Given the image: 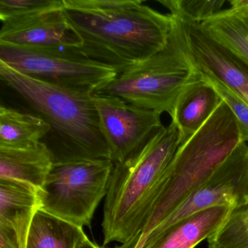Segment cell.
Returning a JSON list of instances; mask_svg holds the SVG:
<instances>
[{
  "instance_id": "6da1fadb",
  "label": "cell",
  "mask_w": 248,
  "mask_h": 248,
  "mask_svg": "<svg viewBox=\"0 0 248 248\" xmlns=\"http://www.w3.org/2000/svg\"><path fill=\"white\" fill-rule=\"evenodd\" d=\"M63 12L81 42L75 53L117 74L164 48L174 17L141 0H63Z\"/></svg>"
},
{
  "instance_id": "7a4b0ae2",
  "label": "cell",
  "mask_w": 248,
  "mask_h": 248,
  "mask_svg": "<svg viewBox=\"0 0 248 248\" xmlns=\"http://www.w3.org/2000/svg\"><path fill=\"white\" fill-rule=\"evenodd\" d=\"M0 78L50 126L43 140L55 163L111 159L93 95L29 78L0 62Z\"/></svg>"
},
{
  "instance_id": "3957f363",
  "label": "cell",
  "mask_w": 248,
  "mask_h": 248,
  "mask_svg": "<svg viewBox=\"0 0 248 248\" xmlns=\"http://www.w3.org/2000/svg\"><path fill=\"white\" fill-rule=\"evenodd\" d=\"M181 145L171 121L136 153L114 164L104 203V246L117 242L122 245L115 248H136L151 200Z\"/></svg>"
},
{
  "instance_id": "277c9868",
  "label": "cell",
  "mask_w": 248,
  "mask_h": 248,
  "mask_svg": "<svg viewBox=\"0 0 248 248\" xmlns=\"http://www.w3.org/2000/svg\"><path fill=\"white\" fill-rule=\"evenodd\" d=\"M242 142L237 121L222 101L201 129L180 146L151 200L141 234L149 237Z\"/></svg>"
},
{
  "instance_id": "5b68a950",
  "label": "cell",
  "mask_w": 248,
  "mask_h": 248,
  "mask_svg": "<svg viewBox=\"0 0 248 248\" xmlns=\"http://www.w3.org/2000/svg\"><path fill=\"white\" fill-rule=\"evenodd\" d=\"M200 78L172 30L162 50L118 74L94 94L118 97L132 105L171 117L183 91Z\"/></svg>"
},
{
  "instance_id": "8992f818",
  "label": "cell",
  "mask_w": 248,
  "mask_h": 248,
  "mask_svg": "<svg viewBox=\"0 0 248 248\" xmlns=\"http://www.w3.org/2000/svg\"><path fill=\"white\" fill-rule=\"evenodd\" d=\"M114 167L111 159L53 164L39 191L40 209L79 227H90L107 196Z\"/></svg>"
},
{
  "instance_id": "52a82bcc",
  "label": "cell",
  "mask_w": 248,
  "mask_h": 248,
  "mask_svg": "<svg viewBox=\"0 0 248 248\" xmlns=\"http://www.w3.org/2000/svg\"><path fill=\"white\" fill-rule=\"evenodd\" d=\"M0 62L32 79L91 95L118 75L112 68L74 52L0 45Z\"/></svg>"
},
{
  "instance_id": "ba28073f",
  "label": "cell",
  "mask_w": 248,
  "mask_h": 248,
  "mask_svg": "<svg viewBox=\"0 0 248 248\" xmlns=\"http://www.w3.org/2000/svg\"><path fill=\"white\" fill-rule=\"evenodd\" d=\"M247 204L248 144L242 142L213 173L152 232L146 244L197 212L220 206L233 209Z\"/></svg>"
},
{
  "instance_id": "9c48e42d",
  "label": "cell",
  "mask_w": 248,
  "mask_h": 248,
  "mask_svg": "<svg viewBox=\"0 0 248 248\" xmlns=\"http://www.w3.org/2000/svg\"><path fill=\"white\" fill-rule=\"evenodd\" d=\"M173 17L172 30L192 67L202 77L220 82L248 104V62L216 41L200 24Z\"/></svg>"
},
{
  "instance_id": "30bf717a",
  "label": "cell",
  "mask_w": 248,
  "mask_h": 248,
  "mask_svg": "<svg viewBox=\"0 0 248 248\" xmlns=\"http://www.w3.org/2000/svg\"><path fill=\"white\" fill-rule=\"evenodd\" d=\"M93 100L101 134L114 164L128 159L164 127L160 113L132 105L112 95L93 94Z\"/></svg>"
},
{
  "instance_id": "8fae6325",
  "label": "cell",
  "mask_w": 248,
  "mask_h": 248,
  "mask_svg": "<svg viewBox=\"0 0 248 248\" xmlns=\"http://www.w3.org/2000/svg\"><path fill=\"white\" fill-rule=\"evenodd\" d=\"M63 8L2 23L0 45L75 53L80 40L71 28Z\"/></svg>"
},
{
  "instance_id": "7c38bea8",
  "label": "cell",
  "mask_w": 248,
  "mask_h": 248,
  "mask_svg": "<svg viewBox=\"0 0 248 248\" xmlns=\"http://www.w3.org/2000/svg\"><path fill=\"white\" fill-rule=\"evenodd\" d=\"M38 192L22 184L0 190V248H27L33 218L40 209Z\"/></svg>"
},
{
  "instance_id": "4fadbf2b",
  "label": "cell",
  "mask_w": 248,
  "mask_h": 248,
  "mask_svg": "<svg viewBox=\"0 0 248 248\" xmlns=\"http://www.w3.org/2000/svg\"><path fill=\"white\" fill-rule=\"evenodd\" d=\"M222 101L213 85L202 76L186 88L171 116L179 130L181 145L208 121Z\"/></svg>"
},
{
  "instance_id": "5bb4252c",
  "label": "cell",
  "mask_w": 248,
  "mask_h": 248,
  "mask_svg": "<svg viewBox=\"0 0 248 248\" xmlns=\"http://www.w3.org/2000/svg\"><path fill=\"white\" fill-rule=\"evenodd\" d=\"M232 210L220 206L197 212L167 229L144 248H195L218 230Z\"/></svg>"
},
{
  "instance_id": "9a60e30c",
  "label": "cell",
  "mask_w": 248,
  "mask_h": 248,
  "mask_svg": "<svg viewBox=\"0 0 248 248\" xmlns=\"http://www.w3.org/2000/svg\"><path fill=\"white\" fill-rule=\"evenodd\" d=\"M53 164L43 142L26 148L0 146V178L27 183L40 190Z\"/></svg>"
},
{
  "instance_id": "2e32d148",
  "label": "cell",
  "mask_w": 248,
  "mask_h": 248,
  "mask_svg": "<svg viewBox=\"0 0 248 248\" xmlns=\"http://www.w3.org/2000/svg\"><path fill=\"white\" fill-rule=\"evenodd\" d=\"M50 130V126L35 114L0 107V146L30 147L43 141Z\"/></svg>"
},
{
  "instance_id": "e0dca14e",
  "label": "cell",
  "mask_w": 248,
  "mask_h": 248,
  "mask_svg": "<svg viewBox=\"0 0 248 248\" xmlns=\"http://www.w3.org/2000/svg\"><path fill=\"white\" fill-rule=\"evenodd\" d=\"M83 228L39 209L29 233L27 248H75Z\"/></svg>"
},
{
  "instance_id": "ac0fdd59",
  "label": "cell",
  "mask_w": 248,
  "mask_h": 248,
  "mask_svg": "<svg viewBox=\"0 0 248 248\" xmlns=\"http://www.w3.org/2000/svg\"><path fill=\"white\" fill-rule=\"evenodd\" d=\"M200 25L216 41L248 63V12L223 10Z\"/></svg>"
},
{
  "instance_id": "d6986e66",
  "label": "cell",
  "mask_w": 248,
  "mask_h": 248,
  "mask_svg": "<svg viewBox=\"0 0 248 248\" xmlns=\"http://www.w3.org/2000/svg\"><path fill=\"white\" fill-rule=\"evenodd\" d=\"M207 242L209 248H248V204L232 209Z\"/></svg>"
},
{
  "instance_id": "ffe728a7",
  "label": "cell",
  "mask_w": 248,
  "mask_h": 248,
  "mask_svg": "<svg viewBox=\"0 0 248 248\" xmlns=\"http://www.w3.org/2000/svg\"><path fill=\"white\" fill-rule=\"evenodd\" d=\"M171 15L183 21L202 24L223 11L226 0H159Z\"/></svg>"
},
{
  "instance_id": "44dd1931",
  "label": "cell",
  "mask_w": 248,
  "mask_h": 248,
  "mask_svg": "<svg viewBox=\"0 0 248 248\" xmlns=\"http://www.w3.org/2000/svg\"><path fill=\"white\" fill-rule=\"evenodd\" d=\"M63 7V0H0V19L7 22Z\"/></svg>"
},
{
  "instance_id": "7402d4cb",
  "label": "cell",
  "mask_w": 248,
  "mask_h": 248,
  "mask_svg": "<svg viewBox=\"0 0 248 248\" xmlns=\"http://www.w3.org/2000/svg\"><path fill=\"white\" fill-rule=\"evenodd\" d=\"M202 78L213 85L222 101L230 108L239 124L242 141L248 142V104L220 82Z\"/></svg>"
},
{
  "instance_id": "603a6c76",
  "label": "cell",
  "mask_w": 248,
  "mask_h": 248,
  "mask_svg": "<svg viewBox=\"0 0 248 248\" xmlns=\"http://www.w3.org/2000/svg\"><path fill=\"white\" fill-rule=\"evenodd\" d=\"M230 9L248 12V0H232L229 1Z\"/></svg>"
},
{
  "instance_id": "cb8c5ba5",
  "label": "cell",
  "mask_w": 248,
  "mask_h": 248,
  "mask_svg": "<svg viewBox=\"0 0 248 248\" xmlns=\"http://www.w3.org/2000/svg\"><path fill=\"white\" fill-rule=\"evenodd\" d=\"M75 248H104L103 247L98 246L96 244L93 243L92 241L90 240L89 238L84 235L77 243Z\"/></svg>"
},
{
  "instance_id": "d4e9b609",
  "label": "cell",
  "mask_w": 248,
  "mask_h": 248,
  "mask_svg": "<svg viewBox=\"0 0 248 248\" xmlns=\"http://www.w3.org/2000/svg\"><path fill=\"white\" fill-rule=\"evenodd\" d=\"M148 238H149V236H147V235L146 236L144 234L140 235V239H139V242H138L135 248H144L145 244H146Z\"/></svg>"
}]
</instances>
